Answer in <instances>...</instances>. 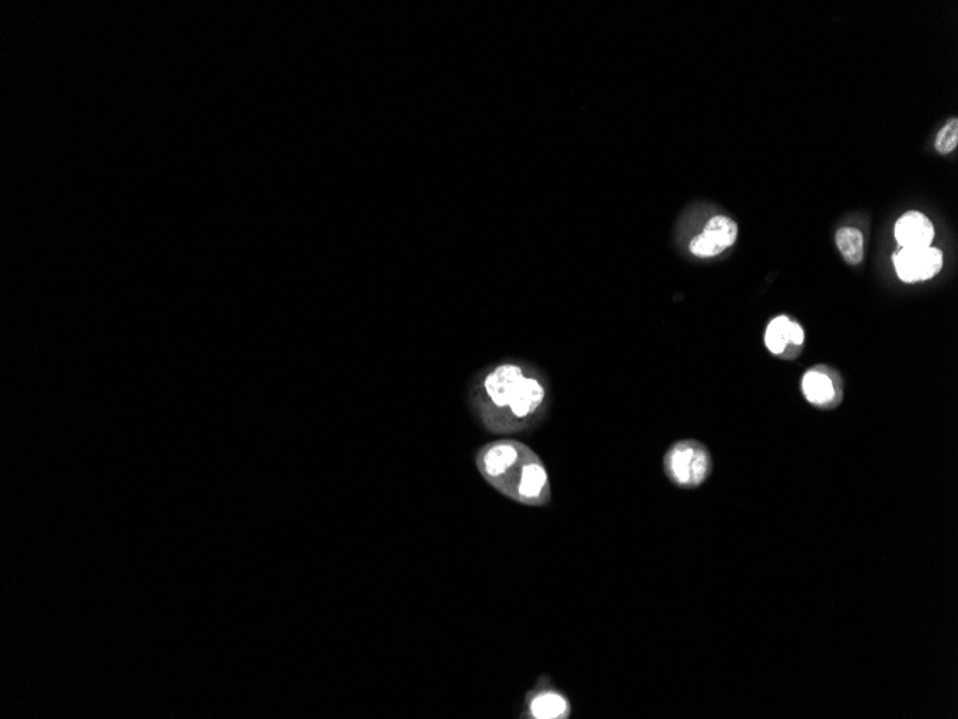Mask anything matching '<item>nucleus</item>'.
Returning a JSON list of instances; mask_svg holds the SVG:
<instances>
[{"instance_id": "20e7f679", "label": "nucleus", "mask_w": 958, "mask_h": 719, "mask_svg": "<svg viewBox=\"0 0 958 719\" xmlns=\"http://www.w3.org/2000/svg\"><path fill=\"white\" fill-rule=\"evenodd\" d=\"M893 263L895 273L900 277L901 282L913 285V283L926 282L937 276L943 269L944 256L937 247H926V249L900 247V250L894 253Z\"/></svg>"}, {"instance_id": "f03ea898", "label": "nucleus", "mask_w": 958, "mask_h": 719, "mask_svg": "<svg viewBox=\"0 0 958 719\" xmlns=\"http://www.w3.org/2000/svg\"><path fill=\"white\" fill-rule=\"evenodd\" d=\"M475 464L482 478L502 496L523 506L543 507L551 501V483L540 455L521 441H492L479 448Z\"/></svg>"}, {"instance_id": "f257e3e1", "label": "nucleus", "mask_w": 958, "mask_h": 719, "mask_svg": "<svg viewBox=\"0 0 958 719\" xmlns=\"http://www.w3.org/2000/svg\"><path fill=\"white\" fill-rule=\"evenodd\" d=\"M548 388L538 369L502 362L479 372L469 391L472 411L492 434H515L535 427L548 408Z\"/></svg>"}, {"instance_id": "1a4fd4ad", "label": "nucleus", "mask_w": 958, "mask_h": 719, "mask_svg": "<svg viewBox=\"0 0 958 719\" xmlns=\"http://www.w3.org/2000/svg\"><path fill=\"white\" fill-rule=\"evenodd\" d=\"M835 242L848 265L857 266L864 260V236L860 230L841 227L835 234Z\"/></svg>"}, {"instance_id": "9b49d317", "label": "nucleus", "mask_w": 958, "mask_h": 719, "mask_svg": "<svg viewBox=\"0 0 958 719\" xmlns=\"http://www.w3.org/2000/svg\"><path fill=\"white\" fill-rule=\"evenodd\" d=\"M958 145V120L951 118L946 122L943 128L938 131L934 147L940 154H950L956 150Z\"/></svg>"}, {"instance_id": "9d476101", "label": "nucleus", "mask_w": 958, "mask_h": 719, "mask_svg": "<svg viewBox=\"0 0 958 719\" xmlns=\"http://www.w3.org/2000/svg\"><path fill=\"white\" fill-rule=\"evenodd\" d=\"M792 321L781 315L769 322L765 331V345L773 355H782L791 345Z\"/></svg>"}, {"instance_id": "423d86ee", "label": "nucleus", "mask_w": 958, "mask_h": 719, "mask_svg": "<svg viewBox=\"0 0 958 719\" xmlns=\"http://www.w3.org/2000/svg\"><path fill=\"white\" fill-rule=\"evenodd\" d=\"M934 226L926 214L920 211H907L897 220L894 236L900 247L905 249H926L934 240Z\"/></svg>"}, {"instance_id": "6e6552de", "label": "nucleus", "mask_w": 958, "mask_h": 719, "mask_svg": "<svg viewBox=\"0 0 958 719\" xmlns=\"http://www.w3.org/2000/svg\"><path fill=\"white\" fill-rule=\"evenodd\" d=\"M802 392L806 401L815 407H829L834 405L838 398L834 379L817 369H811L802 378Z\"/></svg>"}, {"instance_id": "0eeeda50", "label": "nucleus", "mask_w": 958, "mask_h": 719, "mask_svg": "<svg viewBox=\"0 0 958 719\" xmlns=\"http://www.w3.org/2000/svg\"><path fill=\"white\" fill-rule=\"evenodd\" d=\"M525 715L533 719H567L571 715V704L563 692L541 686L525 699Z\"/></svg>"}, {"instance_id": "39448f33", "label": "nucleus", "mask_w": 958, "mask_h": 719, "mask_svg": "<svg viewBox=\"0 0 958 719\" xmlns=\"http://www.w3.org/2000/svg\"><path fill=\"white\" fill-rule=\"evenodd\" d=\"M738 224L735 220L726 216H713L706 223L705 229L697 236L693 237L689 244V250L692 255L708 259L722 255L725 250L730 249L738 240Z\"/></svg>"}, {"instance_id": "f8f14e48", "label": "nucleus", "mask_w": 958, "mask_h": 719, "mask_svg": "<svg viewBox=\"0 0 958 719\" xmlns=\"http://www.w3.org/2000/svg\"><path fill=\"white\" fill-rule=\"evenodd\" d=\"M805 341V332L799 323L792 321L791 328V345L792 346H802V343Z\"/></svg>"}, {"instance_id": "7ed1b4c3", "label": "nucleus", "mask_w": 958, "mask_h": 719, "mask_svg": "<svg viewBox=\"0 0 958 719\" xmlns=\"http://www.w3.org/2000/svg\"><path fill=\"white\" fill-rule=\"evenodd\" d=\"M663 465L667 477L680 488L702 486L712 473V457L708 448L695 440L673 444L665 455Z\"/></svg>"}]
</instances>
